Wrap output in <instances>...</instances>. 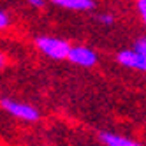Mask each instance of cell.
Returning a JSON list of instances; mask_svg holds the SVG:
<instances>
[{
	"mask_svg": "<svg viewBox=\"0 0 146 146\" xmlns=\"http://www.w3.org/2000/svg\"><path fill=\"white\" fill-rule=\"evenodd\" d=\"M35 46L42 55H46L48 58H53V60H69L70 55V49L72 46L64 39H58V37H51V35H39L35 39Z\"/></svg>",
	"mask_w": 146,
	"mask_h": 146,
	"instance_id": "6da1fadb",
	"label": "cell"
},
{
	"mask_svg": "<svg viewBox=\"0 0 146 146\" xmlns=\"http://www.w3.org/2000/svg\"><path fill=\"white\" fill-rule=\"evenodd\" d=\"M0 108H2L5 113H9L11 116L18 118V120H23V121H30L34 123L40 118V113L37 108L30 106V104H25V102H18V100H13V99H0Z\"/></svg>",
	"mask_w": 146,
	"mask_h": 146,
	"instance_id": "7a4b0ae2",
	"label": "cell"
},
{
	"mask_svg": "<svg viewBox=\"0 0 146 146\" xmlns=\"http://www.w3.org/2000/svg\"><path fill=\"white\" fill-rule=\"evenodd\" d=\"M116 62L120 65L127 67V69H134V70H141L146 72V56L141 55L135 49H123L116 55Z\"/></svg>",
	"mask_w": 146,
	"mask_h": 146,
	"instance_id": "3957f363",
	"label": "cell"
},
{
	"mask_svg": "<svg viewBox=\"0 0 146 146\" xmlns=\"http://www.w3.org/2000/svg\"><path fill=\"white\" fill-rule=\"evenodd\" d=\"M69 60L72 62V64L79 65V67L90 69V67H93L97 64V53L92 48H88V46H72Z\"/></svg>",
	"mask_w": 146,
	"mask_h": 146,
	"instance_id": "277c9868",
	"label": "cell"
},
{
	"mask_svg": "<svg viewBox=\"0 0 146 146\" xmlns=\"http://www.w3.org/2000/svg\"><path fill=\"white\" fill-rule=\"evenodd\" d=\"M99 141L104 146H144L143 143L129 137V135H121V134L108 132V130L99 132Z\"/></svg>",
	"mask_w": 146,
	"mask_h": 146,
	"instance_id": "5b68a950",
	"label": "cell"
},
{
	"mask_svg": "<svg viewBox=\"0 0 146 146\" xmlns=\"http://www.w3.org/2000/svg\"><path fill=\"white\" fill-rule=\"evenodd\" d=\"M55 5L70 9V11H92L95 7L93 0H51Z\"/></svg>",
	"mask_w": 146,
	"mask_h": 146,
	"instance_id": "8992f818",
	"label": "cell"
},
{
	"mask_svg": "<svg viewBox=\"0 0 146 146\" xmlns=\"http://www.w3.org/2000/svg\"><path fill=\"white\" fill-rule=\"evenodd\" d=\"M134 49H135V51H139L141 55H144V56H146V37H141V39L135 40Z\"/></svg>",
	"mask_w": 146,
	"mask_h": 146,
	"instance_id": "52a82bcc",
	"label": "cell"
},
{
	"mask_svg": "<svg viewBox=\"0 0 146 146\" xmlns=\"http://www.w3.org/2000/svg\"><path fill=\"white\" fill-rule=\"evenodd\" d=\"M137 11H139V16L146 27V0H137Z\"/></svg>",
	"mask_w": 146,
	"mask_h": 146,
	"instance_id": "ba28073f",
	"label": "cell"
},
{
	"mask_svg": "<svg viewBox=\"0 0 146 146\" xmlns=\"http://www.w3.org/2000/svg\"><path fill=\"white\" fill-rule=\"evenodd\" d=\"M99 21L102 25H106V27H111V25H114V16L113 14H100L99 16Z\"/></svg>",
	"mask_w": 146,
	"mask_h": 146,
	"instance_id": "9c48e42d",
	"label": "cell"
},
{
	"mask_svg": "<svg viewBox=\"0 0 146 146\" xmlns=\"http://www.w3.org/2000/svg\"><path fill=\"white\" fill-rule=\"evenodd\" d=\"M9 23H11V19H9L7 13L0 11V30H5V28L9 27Z\"/></svg>",
	"mask_w": 146,
	"mask_h": 146,
	"instance_id": "30bf717a",
	"label": "cell"
},
{
	"mask_svg": "<svg viewBox=\"0 0 146 146\" xmlns=\"http://www.w3.org/2000/svg\"><path fill=\"white\" fill-rule=\"evenodd\" d=\"M28 4L32 7H35V9H42L46 5V0H28Z\"/></svg>",
	"mask_w": 146,
	"mask_h": 146,
	"instance_id": "8fae6325",
	"label": "cell"
},
{
	"mask_svg": "<svg viewBox=\"0 0 146 146\" xmlns=\"http://www.w3.org/2000/svg\"><path fill=\"white\" fill-rule=\"evenodd\" d=\"M5 64H7L5 55H2V53H0V69H4V67H5Z\"/></svg>",
	"mask_w": 146,
	"mask_h": 146,
	"instance_id": "7c38bea8",
	"label": "cell"
},
{
	"mask_svg": "<svg viewBox=\"0 0 146 146\" xmlns=\"http://www.w3.org/2000/svg\"><path fill=\"white\" fill-rule=\"evenodd\" d=\"M0 146H2V144H0Z\"/></svg>",
	"mask_w": 146,
	"mask_h": 146,
	"instance_id": "4fadbf2b",
	"label": "cell"
}]
</instances>
